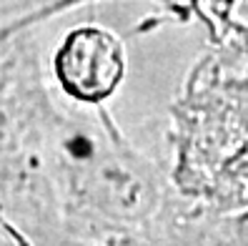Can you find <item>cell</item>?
<instances>
[{
    "instance_id": "cell-1",
    "label": "cell",
    "mask_w": 248,
    "mask_h": 246,
    "mask_svg": "<svg viewBox=\"0 0 248 246\" xmlns=\"http://www.w3.org/2000/svg\"><path fill=\"white\" fill-rule=\"evenodd\" d=\"M46 148L65 246H181L191 201L123 136L106 106L55 98Z\"/></svg>"
},
{
    "instance_id": "cell-2",
    "label": "cell",
    "mask_w": 248,
    "mask_h": 246,
    "mask_svg": "<svg viewBox=\"0 0 248 246\" xmlns=\"http://www.w3.org/2000/svg\"><path fill=\"white\" fill-rule=\"evenodd\" d=\"M128 70L123 38L98 23L76 25L58 40L50 73L63 98L80 106H106Z\"/></svg>"
},
{
    "instance_id": "cell-5",
    "label": "cell",
    "mask_w": 248,
    "mask_h": 246,
    "mask_svg": "<svg viewBox=\"0 0 248 246\" xmlns=\"http://www.w3.org/2000/svg\"><path fill=\"white\" fill-rule=\"evenodd\" d=\"M28 5L33 8H40V5H48V3H55V0H25ZM80 3H95V0H80Z\"/></svg>"
},
{
    "instance_id": "cell-3",
    "label": "cell",
    "mask_w": 248,
    "mask_h": 246,
    "mask_svg": "<svg viewBox=\"0 0 248 246\" xmlns=\"http://www.w3.org/2000/svg\"><path fill=\"white\" fill-rule=\"evenodd\" d=\"M0 246H18L16 234H13V226H10V221L3 219V216H0Z\"/></svg>"
},
{
    "instance_id": "cell-4",
    "label": "cell",
    "mask_w": 248,
    "mask_h": 246,
    "mask_svg": "<svg viewBox=\"0 0 248 246\" xmlns=\"http://www.w3.org/2000/svg\"><path fill=\"white\" fill-rule=\"evenodd\" d=\"M10 226H13V224H10ZM13 234H16V244H18V246H40V244H35L31 236H25L18 226H13Z\"/></svg>"
}]
</instances>
